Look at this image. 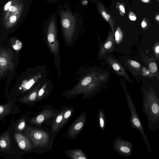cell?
I'll return each mask as SVG.
<instances>
[{
  "label": "cell",
  "mask_w": 159,
  "mask_h": 159,
  "mask_svg": "<svg viewBox=\"0 0 159 159\" xmlns=\"http://www.w3.org/2000/svg\"><path fill=\"white\" fill-rule=\"evenodd\" d=\"M11 2H9L7 3L5 6V10H7L10 6L11 5Z\"/></svg>",
  "instance_id": "obj_29"
},
{
  "label": "cell",
  "mask_w": 159,
  "mask_h": 159,
  "mask_svg": "<svg viewBox=\"0 0 159 159\" xmlns=\"http://www.w3.org/2000/svg\"><path fill=\"white\" fill-rule=\"evenodd\" d=\"M6 53L0 55V71L5 70L10 65L9 59L7 58Z\"/></svg>",
  "instance_id": "obj_19"
},
{
  "label": "cell",
  "mask_w": 159,
  "mask_h": 159,
  "mask_svg": "<svg viewBox=\"0 0 159 159\" xmlns=\"http://www.w3.org/2000/svg\"><path fill=\"white\" fill-rule=\"evenodd\" d=\"M66 107H63L61 108L52 122L51 130L52 133L56 134H57L60 130V127L63 120V114Z\"/></svg>",
  "instance_id": "obj_13"
},
{
  "label": "cell",
  "mask_w": 159,
  "mask_h": 159,
  "mask_svg": "<svg viewBox=\"0 0 159 159\" xmlns=\"http://www.w3.org/2000/svg\"><path fill=\"white\" fill-rule=\"evenodd\" d=\"M143 60L148 68L151 78L156 77L159 80V73L156 60L152 55L149 58L142 52H141Z\"/></svg>",
  "instance_id": "obj_11"
},
{
  "label": "cell",
  "mask_w": 159,
  "mask_h": 159,
  "mask_svg": "<svg viewBox=\"0 0 159 159\" xmlns=\"http://www.w3.org/2000/svg\"><path fill=\"white\" fill-rule=\"evenodd\" d=\"M81 3L83 5H87L88 4V2L87 0H82Z\"/></svg>",
  "instance_id": "obj_30"
},
{
  "label": "cell",
  "mask_w": 159,
  "mask_h": 159,
  "mask_svg": "<svg viewBox=\"0 0 159 159\" xmlns=\"http://www.w3.org/2000/svg\"><path fill=\"white\" fill-rule=\"evenodd\" d=\"M129 18L132 21H135L136 19V17L135 15L132 12H130L129 14Z\"/></svg>",
  "instance_id": "obj_24"
},
{
  "label": "cell",
  "mask_w": 159,
  "mask_h": 159,
  "mask_svg": "<svg viewBox=\"0 0 159 159\" xmlns=\"http://www.w3.org/2000/svg\"><path fill=\"white\" fill-rule=\"evenodd\" d=\"M44 1L48 2L51 3H55L56 2L58 1L59 0H44Z\"/></svg>",
  "instance_id": "obj_31"
},
{
  "label": "cell",
  "mask_w": 159,
  "mask_h": 159,
  "mask_svg": "<svg viewBox=\"0 0 159 159\" xmlns=\"http://www.w3.org/2000/svg\"><path fill=\"white\" fill-rule=\"evenodd\" d=\"M59 112L52 108L48 107L43 109L41 112L30 120L32 124L40 126L43 123L52 117H55Z\"/></svg>",
  "instance_id": "obj_9"
},
{
  "label": "cell",
  "mask_w": 159,
  "mask_h": 159,
  "mask_svg": "<svg viewBox=\"0 0 159 159\" xmlns=\"http://www.w3.org/2000/svg\"><path fill=\"white\" fill-rule=\"evenodd\" d=\"M65 154L69 157L72 159H88V157L80 149H68Z\"/></svg>",
  "instance_id": "obj_15"
},
{
  "label": "cell",
  "mask_w": 159,
  "mask_h": 159,
  "mask_svg": "<svg viewBox=\"0 0 159 159\" xmlns=\"http://www.w3.org/2000/svg\"><path fill=\"white\" fill-rule=\"evenodd\" d=\"M156 19L158 21H159V15H157L156 16Z\"/></svg>",
  "instance_id": "obj_33"
},
{
  "label": "cell",
  "mask_w": 159,
  "mask_h": 159,
  "mask_svg": "<svg viewBox=\"0 0 159 159\" xmlns=\"http://www.w3.org/2000/svg\"><path fill=\"white\" fill-rule=\"evenodd\" d=\"M87 114L82 112L68 129L66 136L69 139L76 138L83 129L87 120Z\"/></svg>",
  "instance_id": "obj_8"
},
{
  "label": "cell",
  "mask_w": 159,
  "mask_h": 159,
  "mask_svg": "<svg viewBox=\"0 0 159 159\" xmlns=\"http://www.w3.org/2000/svg\"><path fill=\"white\" fill-rule=\"evenodd\" d=\"M97 8L100 13L102 17L110 24L111 28V33L112 36L114 37L115 33V21L111 17L110 15L107 13V10L100 3L98 4Z\"/></svg>",
  "instance_id": "obj_14"
},
{
  "label": "cell",
  "mask_w": 159,
  "mask_h": 159,
  "mask_svg": "<svg viewBox=\"0 0 159 159\" xmlns=\"http://www.w3.org/2000/svg\"><path fill=\"white\" fill-rule=\"evenodd\" d=\"M8 9L9 11L11 12H14L16 10L17 8L15 7L12 6H10Z\"/></svg>",
  "instance_id": "obj_26"
},
{
  "label": "cell",
  "mask_w": 159,
  "mask_h": 159,
  "mask_svg": "<svg viewBox=\"0 0 159 159\" xmlns=\"http://www.w3.org/2000/svg\"><path fill=\"white\" fill-rule=\"evenodd\" d=\"M119 8L120 11V12H122L123 13H125V9L124 7L122 5H120L119 6Z\"/></svg>",
  "instance_id": "obj_27"
},
{
  "label": "cell",
  "mask_w": 159,
  "mask_h": 159,
  "mask_svg": "<svg viewBox=\"0 0 159 159\" xmlns=\"http://www.w3.org/2000/svg\"><path fill=\"white\" fill-rule=\"evenodd\" d=\"M107 120L103 109H99L97 116V126L101 130H105Z\"/></svg>",
  "instance_id": "obj_16"
},
{
  "label": "cell",
  "mask_w": 159,
  "mask_h": 159,
  "mask_svg": "<svg viewBox=\"0 0 159 159\" xmlns=\"http://www.w3.org/2000/svg\"><path fill=\"white\" fill-rule=\"evenodd\" d=\"M38 92L37 89L34 90L24 98L23 102L30 105H34L36 102Z\"/></svg>",
  "instance_id": "obj_18"
},
{
  "label": "cell",
  "mask_w": 159,
  "mask_h": 159,
  "mask_svg": "<svg viewBox=\"0 0 159 159\" xmlns=\"http://www.w3.org/2000/svg\"><path fill=\"white\" fill-rule=\"evenodd\" d=\"M26 126V121L25 120H22L17 126L18 129L19 130H23Z\"/></svg>",
  "instance_id": "obj_22"
},
{
  "label": "cell",
  "mask_w": 159,
  "mask_h": 159,
  "mask_svg": "<svg viewBox=\"0 0 159 159\" xmlns=\"http://www.w3.org/2000/svg\"><path fill=\"white\" fill-rule=\"evenodd\" d=\"M147 23L145 20H143L141 23V26L143 29H144L147 26Z\"/></svg>",
  "instance_id": "obj_28"
},
{
  "label": "cell",
  "mask_w": 159,
  "mask_h": 159,
  "mask_svg": "<svg viewBox=\"0 0 159 159\" xmlns=\"http://www.w3.org/2000/svg\"><path fill=\"white\" fill-rule=\"evenodd\" d=\"M113 149L119 154L124 157H130L133 150L132 143L124 140L120 136L116 138L112 143Z\"/></svg>",
  "instance_id": "obj_7"
},
{
  "label": "cell",
  "mask_w": 159,
  "mask_h": 159,
  "mask_svg": "<svg viewBox=\"0 0 159 159\" xmlns=\"http://www.w3.org/2000/svg\"><path fill=\"white\" fill-rule=\"evenodd\" d=\"M125 80V79L121 78L119 81L124 91L129 109L130 113L129 120L131 126L132 128L137 129L140 132L148 152L152 153L150 143L144 133L143 126L138 116L134 103L127 91Z\"/></svg>",
  "instance_id": "obj_4"
},
{
  "label": "cell",
  "mask_w": 159,
  "mask_h": 159,
  "mask_svg": "<svg viewBox=\"0 0 159 159\" xmlns=\"http://www.w3.org/2000/svg\"><path fill=\"white\" fill-rule=\"evenodd\" d=\"M143 96V111L146 116L149 129L155 132L159 130V95L152 86L141 89Z\"/></svg>",
  "instance_id": "obj_1"
},
{
  "label": "cell",
  "mask_w": 159,
  "mask_h": 159,
  "mask_svg": "<svg viewBox=\"0 0 159 159\" xmlns=\"http://www.w3.org/2000/svg\"><path fill=\"white\" fill-rule=\"evenodd\" d=\"M15 137L20 149L26 152H30L33 149L32 143L27 136L16 133L15 134Z\"/></svg>",
  "instance_id": "obj_12"
},
{
  "label": "cell",
  "mask_w": 159,
  "mask_h": 159,
  "mask_svg": "<svg viewBox=\"0 0 159 159\" xmlns=\"http://www.w3.org/2000/svg\"><path fill=\"white\" fill-rule=\"evenodd\" d=\"M26 135L31 142L33 149L38 153L50 151L56 135L47 128L28 126L26 129Z\"/></svg>",
  "instance_id": "obj_2"
},
{
  "label": "cell",
  "mask_w": 159,
  "mask_h": 159,
  "mask_svg": "<svg viewBox=\"0 0 159 159\" xmlns=\"http://www.w3.org/2000/svg\"><path fill=\"white\" fill-rule=\"evenodd\" d=\"M115 44L114 37L112 36L111 32H110L106 40L100 43L98 55V58L100 60H103L106 53L114 52Z\"/></svg>",
  "instance_id": "obj_10"
},
{
  "label": "cell",
  "mask_w": 159,
  "mask_h": 159,
  "mask_svg": "<svg viewBox=\"0 0 159 159\" xmlns=\"http://www.w3.org/2000/svg\"><path fill=\"white\" fill-rule=\"evenodd\" d=\"M7 143L6 141L2 138L0 140V146L2 148H5L7 146Z\"/></svg>",
  "instance_id": "obj_23"
},
{
  "label": "cell",
  "mask_w": 159,
  "mask_h": 159,
  "mask_svg": "<svg viewBox=\"0 0 159 159\" xmlns=\"http://www.w3.org/2000/svg\"><path fill=\"white\" fill-rule=\"evenodd\" d=\"M153 51L155 58L159 61V44L158 41L155 42L153 47Z\"/></svg>",
  "instance_id": "obj_20"
},
{
  "label": "cell",
  "mask_w": 159,
  "mask_h": 159,
  "mask_svg": "<svg viewBox=\"0 0 159 159\" xmlns=\"http://www.w3.org/2000/svg\"><path fill=\"white\" fill-rule=\"evenodd\" d=\"M74 111V108L72 107H66L64 111L63 120L61 123L60 130L64 126L72 116Z\"/></svg>",
  "instance_id": "obj_17"
},
{
  "label": "cell",
  "mask_w": 159,
  "mask_h": 159,
  "mask_svg": "<svg viewBox=\"0 0 159 159\" xmlns=\"http://www.w3.org/2000/svg\"><path fill=\"white\" fill-rule=\"evenodd\" d=\"M103 60L114 73L119 76L123 77L130 83H133V81L128 74L125 67L112 52L106 53Z\"/></svg>",
  "instance_id": "obj_5"
},
{
  "label": "cell",
  "mask_w": 159,
  "mask_h": 159,
  "mask_svg": "<svg viewBox=\"0 0 159 159\" xmlns=\"http://www.w3.org/2000/svg\"><path fill=\"white\" fill-rule=\"evenodd\" d=\"M92 78L90 76H88L84 78L82 81V84L83 86H86L91 83Z\"/></svg>",
  "instance_id": "obj_21"
},
{
  "label": "cell",
  "mask_w": 159,
  "mask_h": 159,
  "mask_svg": "<svg viewBox=\"0 0 159 159\" xmlns=\"http://www.w3.org/2000/svg\"><path fill=\"white\" fill-rule=\"evenodd\" d=\"M141 1L144 3H147L150 2V0H141Z\"/></svg>",
  "instance_id": "obj_32"
},
{
  "label": "cell",
  "mask_w": 159,
  "mask_h": 159,
  "mask_svg": "<svg viewBox=\"0 0 159 159\" xmlns=\"http://www.w3.org/2000/svg\"><path fill=\"white\" fill-rule=\"evenodd\" d=\"M16 20V17L15 16H12L10 18V21L11 22L13 23Z\"/></svg>",
  "instance_id": "obj_25"
},
{
  "label": "cell",
  "mask_w": 159,
  "mask_h": 159,
  "mask_svg": "<svg viewBox=\"0 0 159 159\" xmlns=\"http://www.w3.org/2000/svg\"><path fill=\"white\" fill-rule=\"evenodd\" d=\"M58 14L60 23L64 35L71 37L76 34L82 24V20L76 12H73L67 4L59 6Z\"/></svg>",
  "instance_id": "obj_3"
},
{
  "label": "cell",
  "mask_w": 159,
  "mask_h": 159,
  "mask_svg": "<svg viewBox=\"0 0 159 159\" xmlns=\"http://www.w3.org/2000/svg\"><path fill=\"white\" fill-rule=\"evenodd\" d=\"M118 60L123 64L126 70L129 71L137 80L142 76V70L143 67L142 64L135 60L134 58L127 56H120Z\"/></svg>",
  "instance_id": "obj_6"
}]
</instances>
